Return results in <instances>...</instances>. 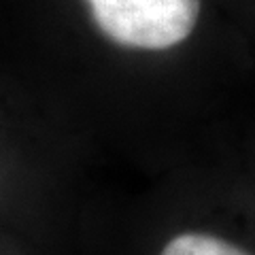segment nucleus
Returning <instances> with one entry per match:
<instances>
[{"label": "nucleus", "instance_id": "obj_1", "mask_svg": "<svg viewBox=\"0 0 255 255\" xmlns=\"http://www.w3.org/2000/svg\"><path fill=\"white\" fill-rule=\"evenodd\" d=\"M109 41L130 49L162 51L183 43L200 17V0H85Z\"/></svg>", "mask_w": 255, "mask_h": 255}, {"label": "nucleus", "instance_id": "obj_2", "mask_svg": "<svg viewBox=\"0 0 255 255\" xmlns=\"http://www.w3.org/2000/svg\"><path fill=\"white\" fill-rule=\"evenodd\" d=\"M149 255H255V247L213 226L187 223L159 236Z\"/></svg>", "mask_w": 255, "mask_h": 255}]
</instances>
